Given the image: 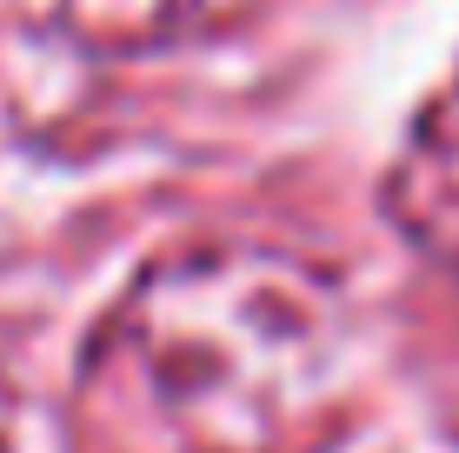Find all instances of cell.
Listing matches in <instances>:
<instances>
[{
  "label": "cell",
  "mask_w": 459,
  "mask_h": 453,
  "mask_svg": "<svg viewBox=\"0 0 459 453\" xmlns=\"http://www.w3.org/2000/svg\"><path fill=\"white\" fill-rule=\"evenodd\" d=\"M346 334V301L320 267L280 247L220 240L140 274L100 327V353L126 361L173 414L273 427L293 394L320 387Z\"/></svg>",
  "instance_id": "6da1fadb"
},
{
  "label": "cell",
  "mask_w": 459,
  "mask_h": 453,
  "mask_svg": "<svg viewBox=\"0 0 459 453\" xmlns=\"http://www.w3.org/2000/svg\"><path fill=\"white\" fill-rule=\"evenodd\" d=\"M393 213L420 247H433L459 274V74L439 87V100L420 114L413 140H406L400 180H393Z\"/></svg>",
  "instance_id": "7a4b0ae2"
},
{
  "label": "cell",
  "mask_w": 459,
  "mask_h": 453,
  "mask_svg": "<svg viewBox=\"0 0 459 453\" xmlns=\"http://www.w3.org/2000/svg\"><path fill=\"white\" fill-rule=\"evenodd\" d=\"M247 7L253 0H47V21L100 54H147V47L207 40Z\"/></svg>",
  "instance_id": "3957f363"
}]
</instances>
